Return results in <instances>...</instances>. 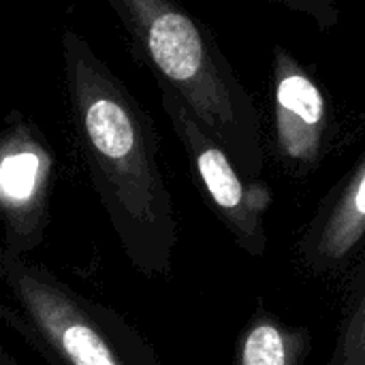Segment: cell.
Segmentation results:
<instances>
[{
    "label": "cell",
    "instance_id": "cell-11",
    "mask_svg": "<svg viewBox=\"0 0 365 365\" xmlns=\"http://www.w3.org/2000/svg\"><path fill=\"white\" fill-rule=\"evenodd\" d=\"M0 365H19L15 361V357L4 349V346H0Z\"/></svg>",
    "mask_w": 365,
    "mask_h": 365
},
{
    "label": "cell",
    "instance_id": "cell-2",
    "mask_svg": "<svg viewBox=\"0 0 365 365\" xmlns=\"http://www.w3.org/2000/svg\"><path fill=\"white\" fill-rule=\"evenodd\" d=\"M135 58L175 92L248 180H261V118L210 30L178 0H107Z\"/></svg>",
    "mask_w": 365,
    "mask_h": 365
},
{
    "label": "cell",
    "instance_id": "cell-6",
    "mask_svg": "<svg viewBox=\"0 0 365 365\" xmlns=\"http://www.w3.org/2000/svg\"><path fill=\"white\" fill-rule=\"evenodd\" d=\"M325 96L282 47L276 51V143L280 156L299 169H312L325 143Z\"/></svg>",
    "mask_w": 365,
    "mask_h": 365
},
{
    "label": "cell",
    "instance_id": "cell-1",
    "mask_svg": "<svg viewBox=\"0 0 365 365\" xmlns=\"http://www.w3.org/2000/svg\"><path fill=\"white\" fill-rule=\"evenodd\" d=\"M75 135L115 240L135 272H173L178 222L160 167L158 139L143 105L75 30L62 34Z\"/></svg>",
    "mask_w": 365,
    "mask_h": 365
},
{
    "label": "cell",
    "instance_id": "cell-7",
    "mask_svg": "<svg viewBox=\"0 0 365 365\" xmlns=\"http://www.w3.org/2000/svg\"><path fill=\"white\" fill-rule=\"evenodd\" d=\"M365 240V156L340 190L325 203L299 240L304 265L314 274H336Z\"/></svg>",
    "mask_w": 365,
    "mask_h": 365
},
{
    "label": "cell",
    "instance_id": "cell-5",
    "mask_svg": "<svg viewBox=\"0 0 365 365\" xmlns=\"http://www.w3.org/2000/svg\"><path fill=\"white\" fill-rule=\"evenodd\" d=\"M53 186V154L34 126L11 120L0 143L2 246L30 255L47 231Z\"/></svg>",
    "mask_w": 365,
    "mask_h": 365
},
{
    "label": "cell",
    "instance_id": "cell-10",
    "mask_svg": "<svg viewBox=\"0 0 365 365\" xmlns=\"http://www.w3.org/2000/svg\"><path fill=\"white\" fill-rule=\"evenodd\" d=\"M304 17H310L323 32L331 30L340 21V9L336 0H274Z\"/></svg>",
    "mask_w": 365,
    "mask_h": 365
},
{
    "label": "cell",
    "instance_id": "cell-4",
    "mask_svg": "<svg viewBox=\"0 0 365 365\" xmlns=\"http://www.w3.org/2000/svg\"><path fill=\"white\" fill-rule=\"evenodd\" d=\"M160 105L192 165L205 197L231 233L233 242L250 257L261 259L267 250L265 216L274 195L261 180H248L218 139L169 88L158 86Z\"/></svg>",
    "mask_w": 365,
    "mask_h": 365
},
{
    "label": "cell",
    "instance_id": "cell-3",
    "mask_svg": "<svg viewBox=\"0 0 365 365\" xmlns=\"http://www.w3.org/2000/svg\"><path fill=\"white\" fill-rule=\"evenodd\" d=\"M0 280L15 306L0 304V319L56 365H163L120 312L6 246L0 248Z\"/></svg>",
    "mask_w": 365,
    "mask_h": 365
},
{
    "label": "cell",
    "instance_id": "cell-9",
    "mask_svg": "<svg viewBox=\"0 0 365 365\" xmlns=\"http://www.w3.org/2000/svg\"><path fill=\"white\" fill-rule=\"evenodd\" d=\"M327 365H365V278L344 312Z\"/></svg>",
    "mask_w": 365,
    "mask_h": 365
},
{
    "label": "cell",
    "instance_id": "cell-8",
    "mask_svg": "<svg viewBox=\"0 0 365 365\" xmlns=\"http://www.w3.org/2000/svg\"><path fill=\"white\" fill-rule=\"evenodd\" d=\"M312 353V331L289 325L267 310H257L244 325L233 365H306Z\"/></svg>",
    "mask_w": 365,
    "mask_h": 365
}]
</instances>
